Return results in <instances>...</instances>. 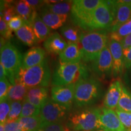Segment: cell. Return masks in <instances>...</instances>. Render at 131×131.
I'll return each mask as SVG.
<instances>
[{
  "label": "cell",
  "mask_w": 131,
  "mask_h": 131,
  "mask_svg": "<svg viewBox=\"0 0 131 131\" xmlns=\"http://www.w3.org/2000/svg\"><path fill=\"white\" fill-rule=\"evenodd\" d=\"M122 83L118 80L113 81L111 83L104 96L103 103L104 107L112 110L117 108L122 95Z\"/></svg>",
  "instance_id": "cell-16"
},
{
  "label": "cell",
  "mask_w": 131,
  "mask_h": 131,
  "mask_svg": "<svg viewBox=\"0 0 131 131\" xmlns=\"http://www.w3.org/2000/svg\"><path fill=\"white\" fill-rule=\"evenodd\" d=\"M23 103L21 101H11L10 111L7 122L18 121L20 118Z\"/></svg>",
  "instance_id": "cell-32"
},
{
  "label": "cell",
  "mask_w": 131,
  "mask_h": 131,
  "mask_svg": "<svg viewBox=\"0 0 131 131\" xmlns=\"http://www.w3.org/2000/svg\"><path fill=\"white\" fill-rule=\"evenodd\" d=\"M15 32L18 38L28 46H33L39 42L32 27L29 24L25 23L22 27Z\"/></svg>",
  "instance_id": "cell-23"
},
{
  "label": "cell",
  "mask_w": 131,
  "mask_h": 131,
  "mask_svg": "<svg viewBox=\"0 0 131 131\" xmlns=\"http://www.w3.org/2000/svg\"><path fill=\"white\" fill-rule=\"evenodd\" d=\"M107 31L84 32L79 42L83 61L92 63L97 59L101 51L107 46Z\"/></svg>",
  "instance_id": "cell-1"
},
{
  "label": "cell",
  "mask_w": 131,
  "mask_h": 131,
  "mask_svg": "<svg viewBox=\"0 0 131 131\" xmlns=\"http://www.w3.org/2000/svg\"><path fill=\"white\" fill-rule=\"evenodd\" d=\"M0 33L1 37L4 38L6 41L9 40L12 37V30L2 17H0Z\"/></svg>",
  "instance_id": "cell-37"
},
{
  "label": "cell",
  "mask_w": 131,
  "mask_h": 131,
  "mask_svg": "<svg viewBox=\"0 0 131 131\" xmlns=\"http://www.w3.org/2000/svg\"><path fill=\"white\" fill-rule=\"evenodd\" d=\"M61 36L69 43H79L84 32L74 24H66L60 29Z\"/></svg>",
  "instance_id": "cell-22"
},
{
  "label": "cell",
  "mask_w": 131,
  "mask_h": 131,
  "mask_svg": "<svg viewBox=\"0 0 131 131\" xmlns=\"http://www.w3.org/2000/svg\"><path fill=\"white\" fill-rule=\"evenodd\" d=\"M127 131H131V130H127Z\"/></svg>",
  "instance_id": "cell-48"
},
{
  "label": "cell",
  "mask_w": 131,
  "mask_h": 131,
  "mask_svg": "<svg viewBox=\"0 0 131 131\" xmlns=\"http://www.w3.org/2000/svg\"><path fill=\"white\" fill-rule=\"evenodd\" d=\"M7 78V72L3 66L0 63V80Z\"/></svg>",
  "instance_id": "cell-43"
},
{
  "label": "cell",
  "mask_w": 131,
  "mask_h": 131,
  "mask_svg": "<svg viewBox=\"0 0 131 131\" xmlns=\"http://www.w3.org/2000/svg\"><path fill=\"white\" fill-rule=\"evenodd\" d=\"M23 56L10 42H7L1 48L0 60L7 72V78L11 85L15 84L22 66Z\"/></svg>",
  "instance_id": "cell-7"
},
{
  "label": "cell",
  "mask_w": 131,
  "mask_h": 131,
  "mask_svg": "<svg viewBox=\"0 0 131 131\" xmlns=\"http://www.w3.org/2000/svg\"><path fill=\"white\" fill-rule=\"evenodd\" d=\"M51 72L45 59L40 64L31 68H21L16 81H19L29 88H47L52 81Z\"/></svg>",
  "instance_id": "cell-4"
},
{
  "label": "cell",
  "mask_w": 131,
  "mask_h": 131,
  "mask_svg": "<svg viewBox=\"0 0 131 131\" xmlns=\"http://www.w3.org/2000/svg\"><path fill=\"white\" fill-rule=\"evenodd\" d=\"M101 88L96 78L88 77L82 79L75 84L74 104L80 108L92 105L101 95Z\"/></svg>",
  "instance_id": "cell-5"
},
{
  "label": "cell",
  "mask_w": 131,
  "mask_h": 131,
  "mask_svg": "<svg viewBox=\"0 0 131 131\" xmlns=\"http://www.w3.org/2000/svg\"><path fill=\"white\" fill-rule=\"evenodd\" d=\"M100 108L89 107L70 113L67 126L73 131H92L101 129Z\"/></svg>",
  "instance_id": "cell-3"
},
{
  "label": "cell",
  "mask_w": 131,
  "mask_h": 131,
  "mask_svg": "<svg viewBox=\"0 0 131 131\" xmlns=\"http://www.w3.org/2000/svg\"><path fill=\"white\" fill-rule=\"evenodd\" d=\"M25 22L23 18L18 15H16L8 23V26L12 31H17L24 25Z\"/></svg>",
  "instance_id": "cell-35"
},
{
  "label": "cell",
  "mask_w": 131,
  "mask_h": 131,
  "mask_svg": "<svg viewBox=\"0 0 131 131\" xmlns=\"http://www.w3.org/2000/svg\"><path fill=\"white\" fill-rule=\"evenodd\" d=\"M91 70L101 78H106L112 75V57L107 46L101 51L97 59L91 63Z\"/></svg>",
  "instance_id": "cell-10"
},
{
  "label": "cell",
  "mask_w": 131,
  "mask_h": 131,
  "mask_svg": "<svg viewBox=\"0 0 131 131\" xmlns=\"http://www.w3.org/2000/svg\"><path fill=\"white\" fill-rule=\"evenodd\" d=\"M115 18L109 29L111 33L117 31L119 27L131 18V1H114Z\"/></svg>",
  "instance_id": "cell-12"
},
{
  "label": "cell",
  "mask_w": 131,
  "mask_h": 131,
  "mask_svg": "<svg viewBox=\"0 0 131 131\" xmlns=\"http://www.w3.org/2000/svg\"><path fill=\"white\" fill-rule=\"evenodd\" d=\"M89 77L88 70L83 63H60L52 76V85L68 86L75 84L82 79Z\"/></svg>",
  "instance_id": "cell-2"
},
{
  "label": "cell",
  "mask_w": 131,
  "mask_h": 131,
  "mask_svg": "<svg viewBox=\"0 0 131 131\" xmlns=\"http://www.w3.org/2000/svg\"><path fill=\"white\" fill-rule=\"evenodd\" d=\"M10 86V83L7 78L0 80V101L8 99V93Z\"/></svg>",
  "instance_id": "cell-34"
},
{
  "label": "cell",
  "mask_w": 131,
  "mask_h": 131,
  "mask_svg": "<svg viewBox=\"0 0 131 131\" xmlns=\"http://www.w3.org/2000/svg\"><path fill=\"white\" fill-rule=\"evenodd\" d=\"M101 0H74L72 1L70 19L74 25L83 30L94 10L101 4Z\"/></svg>",
  "instance_id": "cell-8"
},
{
  "label": "cell",
  "mask_w": 131,
  "mask_h": 131,
  "mask_svg": "<svg viewBox=\"0 0 131 131\" xmlns=\"http://www.w3.org/2000/svg\"><path fill=\"white\" fill-rule=\"evenodd\" d=\"M122 44L123 50H126V49L129 48L131 47V34H129L123 39L120 42Z\"/></svg>",
  "instance_id": "cell-42"
},
{
  "label": "cell",
  "mask_w": 131,
  "mask_h": 131,
  "mask_svg": "<svg viewBox=\"0 0 131 131\" xmlns=\"http://www.w3.org/2000/svg\"><path fill=\"white\" fill-rule=\"evenodd\" d=\"M11 101L9 99L0 101V123L4 124L6 123L10 111Z\"/></svg>",
  "instance_id": "cell-33"
},
{
  "label": "cell",
  "mask_w": 131,
  "mask_h": 131,
  "mask_svg": "<svg viewBox=\"0 0 131 131\" xmlns=\"http://www.w3.org/2000/svg\"><path fill=\"white\" fill-rule=\"evenodd\" d=\"M29 88L19 81H16L14 85L10 86L8 99L11 101H21L23 102L26 96Z\"/></svg>",
  "instance_id": "cell-24"
},
{
  "label": "cell",
  "mask_w": 131,
  "mask_h": 131,
  "mask_svg": "<svg viewBox=\"0 0 131 131\" xmlns=\"http://www.w3.org/2000/svg\"><path fill=\"white\" fill-rule=\"evenodd\" d=\"M16 15H18L24 19L26 24L32 26L35 18L38 15L37 10L33 8L26 2V0L14 3Z\"/></svg>",
  "instance_id": "cell-20"
},
{
  "label": "cell",
  "mask_w": 131,
  "mask_h": 131,
  "mask_svg": "<svg viewBox=\"0 0 131 131\" xmlns=\"http://www.w3.org/2000/svg\"><path fill=\"white\" fill-rule=\"evenodd\" d=\"M32 27L38 42L45 41L50 36V29L46 25L40 15H38L33 23Z\"/></svg>",
  "instance_id": "cell-25"
},
{
  "label": "cell",
  "mask_w": 131,
  "mask_h": 131,
  "mask_svg": "<svg viewBox=\"0 0 131 131\" xmlns=\"http://www.w3.org/2000/svg\"><path fill=\"white\" fill-rule=\"evenodd\" d=\"M26 1L31 7L34 8L37 10L38 9H41V8L46 4L45 1H38V0H26Z\"/></svg>",
  "instance_id": "cell-41"
},
{
  "label": "cell",
  "mask_w": 131,
  "mask_h": 131,
  "mask_svg": "<svg viewBox=\"0 0 131 131\" xmlns=\"http://www.w3.org/2000/svg\"><path fill=\"white\" fill-rule=\"evenodd\" d=\"M127 70H128V72H129L128 77H129V78H130V80H131V68L130 69H129Z\"/></svg>",
  "instance_id": "cell-45"
},
{
  "label": "cell",
  "mask_w": 131,
  "mask_h": 131,
  "mask_svg": "<svg viewBox=\"0 0 131 131\" xmlns=\"http://www.w3.org/2000/svg\"><path fill=\"white\" fill-rule=\"evenodd\" d=\"M5 131H24L18 121L6 122L4 124Z\"/></svg>",
  "instance_id": "cell-39"
},
{
  "label": "cell",
  "mask_w": 131,
  "mask_h": 131,
  "mask_svg": "<svg viewBox=\"0 0 131 131\" xmlns=\"http://www.w3.org/2000/svg\"><path fill=\"white\" fill-rule=\"evenodd\" d=\"M68 42L58 32L52 34L44 41V47L49 53L60 55L68 46Z\"/></svg>",
  "instance_id": "cell-17"
},
{
  "label": "cell",
  "mask_w": 131,
  "mask_h": 131,
  "mask_svg": "<svg viewBox=\"0 0 131 131\" xmlns=\"http://www.w3.org/2000/svg\"><path fill=\"white\" fill-rule=\"evenodd\" d=\"M101 129L107 131H127L116 112L105 107L100 108Z\"/></svg>",
  "instance_id": "cell-11"
},
{
  "label": "cell",
  "mask_w": 131,
  "mask_h": 131,
  "mask_svg": "<svg viewBox=\"0 0 131 131\" xmlns=\"http://www.w3.org/2000/svg\"><path fill=\"white\" fill-rule=\"evenodd\" d=\"M72 1H59L56 3H46L44 8L53 14L60 15H68L71 12Z\"/></svg>",
  "instance_id": "cell-26"
},
{
  "label": "cell",
  "mask_w": 131,
  "mask_h": 131,
  "mask_svg": "<svg viewBox=\"0 0 131 131\" xmlns=\"http://www.w3.org/2000/svg\"><path fill=\"white\" fill-rule=\"evenodd\" d=\"M16 15L15 5L12 2L1 1V17H2L7 23Z\"/></svg>",
  "instance_id": "cell-30"
},
{
  "label": "cell",
  "mask_w": 131,
  "mask_h": 131,
  "mask_svg": "<svg viewBox=\"0 0 131 131\" xmlns=\"http://www.w3.org/2000/svg\"><path fill=\"white\" fill-rule=\"evenodd\" d=\"M48 98V89L46 88L37 87L29 88L25 100L36 107L41 108Z\"/></svg>",
  "instance_id": "cell-21"
},
{
  "label": "cell",
  "mask_w": 131,
  "mask_h": 131,
  "mask_svg": "<svg viewBox=\"0 0 131 131\" xmlns=\"http://www.w3.org/2000/svg\"><path fill=\"white\" fill-rule=\"evenodd\" d=\"M24 131H38L42 126L40 116L19 118L18 120Z\"/></svg>",
  "instance_id": "cell-27"
},
{
  "label": "cell",
  "mask_w": 131,
  "mask_h": 131,
  "mask_svg": "<svg viewBox=\"0 0 131 131\" xmlns=\"http://www.w3.org/2000/svg\"><path fill=\"white\" fill-rule=\"evenodd\" d=\"M75 88V84L53 86L51 89L52 99L70 109L74 103Z\"/></svg>",
  "instance_id": "cell-13"
},
{
  "label": "cell",
  "mask_w": 131,
  "mask_h": 131,
  "mask_svg": "<svg viewBox=\"0 0 131 131\" xmlns=\"http://www.w3.org/2000/svg\"><path fill=\"white\" fill-rule=\"evenodd\" d=\"M0 131H5L4 124H0Z\"/></svg>",
  "instance_id": "cell-44"
},
{
  "label": "cell",
  "mask_w": 131,
  "mask_h": 131,
  "mask_svg": "<svg viewBox=\"0 0 131 131\" xmlns=\"http://www.w3.org/2000/svg\"><path fill=\"white\" fill-rule=\"evenodd\" d=\"M46 51L40 47H32L24 53L21 68L26 69L35 66L45 60Z\"/></svg>",
  "instance_id": "cell-15"
},
{
  "label": "cell",
  "mask_w": 131,
  "mask_h": 131,
  "mask_svg": "<svg viewBox=\"0 0 131 131\" xmlns=\"http://www.w3.org/2000/svg\"><path fill=\"white\" fill-rule=\"evenodd\" d=\"M114 1H102L94 10L83 31L109 30L114 21Z\"/></svg>",
  "instance_id": "cell-6"
},
{
  "label": "cell",
  "mask_w": 131,
  "mask_h": 131,
  "mask_svg": "<svg viewBox=\"0 0 131 131\" xmlns=\"http://www.w3.org/2000/svg\"><path fill=\"white\" fill-rule=\"evenodd\" d=\"M110 50L113 61L112 75L117 77L121 74L124 68L123 50L120 42L111 39L109 42Z\"/></svg>",
  "instance_id": "cell-14"
},
{
  "label": "cell",
  "mask_w": 131,
  "mask_h": 131,
  "mask_svg": "<svg viewBox=\"0 0 131 131\" xmlns=\"http://www.w3.org/2000/svg\"><path fill=\"white\" fill-rule=\"evenodd\" d=\"M60 63H79L82 60L81 49L79 43H69L59 55Z\"/></svg>",
  "instance_id": "cell-19"
},
{
  "label": "cell",
  "mask_w": 131,
  "mask_h": 131,
  "mask_svg": "<svg viewBox=\"0 0 131 131\" xmlns=\"http://www.w3.org/2000/svg\"><path fill=\"white\" fill-rule=\"evenodd\" d=\"M115 112L127 130H131V113L118 110H116Z\"/></svg>",
  "instance_id": "cell-36"
},
{
  "label": "cell",
  "mask_w": 131,
  "mask_h": 131,
  "mask_svg": "<svg viewBox=\"0 0 131 131\" xmlns=\"http://www.w3.org/2000/svg\"><path fill=\"white\" fill-rule=\"evenodd\" d=\"M123 64L127 70L131 68V47L123 50Z\"/></svg>",
  "instance_id": "cell-40"
},
{
  "label": "cell",
  "mask_w": 131,
  "mask_h": 131,
  "mask_svg": "<svg viewBox=\"0 0 131 131\" xmlns=\"http://www.w3.org/2000/svg\"><path fill=\"white\" fill-rule=\"evenodd\" d=\"M131 34V18L123 24L115 32L111 33L110 38L121 42L124 37Z\"/></svg>",
  "instance_id": "cell-29"
},
{
  "label": "cell",
  "mask_w": 131,
  "mask_h": 131,
  "mask_svg": "<svg viewBox=\"0 0 131 131\" xmlns=\"http://www.w3.org/2000/svg\"><path fill=\"white\" fill-rule=\"evenodd\" d=\"M92 131H107V130H103V129H98V130H92Z\"/></svg>",
  "instance_id": "cell-46"
},
{
  "label": "cell",
  "mask_w": 131,
  "mask_h": 131,
  "mask_svg": "<svg viewBox=\"0 0 131 131\" xmlns=\"http://www.w3.org/2000/svg\"><path fill=\"white\" fill-rule=\"evenodd\" d=\"M70 109L48 98L40 108V116L42 124L61 123Z\"/></svg>",
  "instance_id": "cell-9"
},
{
  "label": "cell",
  "mask_w": 131,
  "mask_h": 131,
  "mask_svg": "<svg viewBox=\"0 0 131 131\" xmlns=\"http://www.w3.org/2000/svg\"><path fill=\"white\" fill-rule=\"evenodd\" d=\"M64 131H69V130H68V129H66V130H65Z\"/></svg>",
  "instance_id": "cell-47"
},
{
  "label": "cell",
  "mask_w": 131,
  "mask_h": 131,
  "mask_svg": "<svg viewBox=\"0 0 131 131\" xmlns=\"http://www.w3.org/2000/svg\"><path fill=\"white\" fill-rule=\"evenodd\" d=\"M40 16L46 25L52 30H56L63 27L68 16L53 14L43 7L40 10Z\"/></svg>",
  "instance_id": "cell-18"
},
{
  "label": "cell",
  "mask_w": 131,
  "mask_h": 131,
  "mask_svg": "<svg viewBox=\"0 0 131 131\" xmlns=\"http://www.w3.org/2000/svg\"><path fill=\"white\" fill-rule=\"evenodd\" d=\"M66 129L61 123L42 124L38 131H64Z\"/></svg>",
  "instance_id": "cell-38"
},
{
  "label": "cell",
  "mask_w": 131,
  "mask_h": 131,
  "mask_svg": "<svg viewBox=\"0 0 131 131\" xmlns=\"http://www.w3.org/2000/svg\"><path fill=\"white\" fill-rule=\"evenodd\" d=\"M23 107L20 118L39 116L40 108L36 107L26 100L23 101Z\"/></svg>",
  "instance_id": "cell-31"
},
{
  "label": "cell",
  "mask_w": 131,
  "mask_h": 131,
  "mask_svg": "<svg viewBox=\"0 0 131 131\" xmlns=\"http://www.w3.org/2000/svg\"><path fill=\"white\" fill-rule=\"evenodd\" d=\"M116 110L131 113V93L124 85Z\"/></svg>",
  "instance_id": "cell-28"
}]
</instances>
